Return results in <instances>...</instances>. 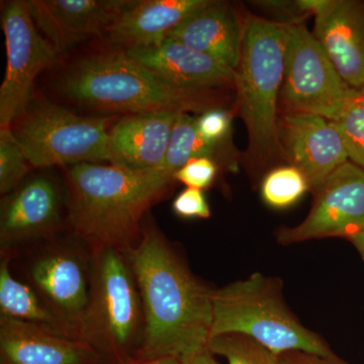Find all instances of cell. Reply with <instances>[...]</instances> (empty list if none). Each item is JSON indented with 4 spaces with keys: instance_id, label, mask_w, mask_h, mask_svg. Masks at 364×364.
Returning <instances> with one entry per match:
<instances>
[{
    "instance_id": "6da1fadb",
    "label": "cell",
    "mask_w": 364,
    "mask_h": 364,
    "mask_svg": "<svg viewBox=\"0 0 364 364\" xmlns=\"http://www.w3.org/2000/svg\"><path fill=\"white\" fill-rule=\"evenodd\" d=\"M135 277L144 314L142 339L133 358H186L207 346L213 293L153 227L143 228L124 252Z\"/></svg>"
},
{
    "instance_id": "7a4b0ae2",
    "label": "cell",
    "mask_w": 364,
    "mask_h": 364,
    "mask_svg": "<svg viewBox=\"0 0 364 364\" xmlns=\"http://www.w3.org/2000/svg\"><path fill=\"white\" fill-rule=\"evenodd\" d=\"M64 168L69 227L91 253L134 247L142 236L143 215L176 181L161 169L136 171L95 163Z\"/></svg>"
},
{
    "instance_id": "3957f363",
    "label": "cell",
    "mask_w": 364,
    "mask_h": 364,
    "mask_svg": "<svg viewBox=\"0 0 364 364\" xmlns=\"http://www.w3.org/2000/svg\"><path fill=\"white\" fill-rule=\"evenodd\" d=\"M60 93L76 105L109 114L205 112L221 107L220 90H188L164 82L124 50L91 53L62 74Z\"/></svg>"
},
{
    "instance_id": "277c9868",
    "label": "cell",
    "mask_w": 364,
    "mask_h": 364,
    "mask_svg": "<svg viewBox=\"0 0 364 364\" xmlns=\"http://www.w3.org/2000/svg\"><path fill=\"white\" fill-rule=\"evenodd\" d=\"M286 25L246 14L238 66L235 111L248 132V158L259 166L282 159L279 97L284 80Z\"/></svg>"
},
{
    "instance_id": "5b68a950",
    "label": "cell",
    "mask_w": 364,
    "mask_h": 364,
    "mask_svg": "<svg viewBox=\"0 0 364 364\" xmlns=\"http://www.w3.org/2000/svg\"><path fill=\"white\" fill-rule=\"evenodd\" d=\"M227 333L251 337L277 356L291 351L335 355L324 340L301 325L287 308L279 280L259 272L214 289L210 338Z\"/></svg>"
},
{
    "instance_id": "8992f818",
    "label": "cell",
    "mask_w": 364,
    "mask_h": 364,
    "mask_svg": "<svg viewBox=\"0 0 364 364\" xmlns=\"http://www.w3.org/2000/svg\"><path fill=\"white\" fill-rule=\"evenodd\" d=\"M90 301L80 339L119 364L138 349L144 330L142 301L124 253L105 249L92 253ZM135 351V353H136Z\"/></svg>"
},
{
    "instance_id": "52a82bcc",
    "label": "cell",
    "mask_w": 364,
    "mask_h": 364,
    "mask_svg": "<svg viewBox=\"0 0 364 364\" xmlns=\"http://www.w3.org/2000/svg\"><path fill=\"white\" fill-rule=\"evenodd\" d=\"M112 117H81L46 98L32 97L11 130L31 166L49 168L109 162Z\"/></svg>"
},
{
    "instance_id": "ba28073f",
    "label": "cell",
    "mask_w": 364,
    "mask_h": 364,
    "mask_svg": "<svg viewBox=\"0 0 364 364\" xmlns=\"http://www.w3.org/2000/svg\"><path fill=\"white\" fill-rule=\"evenodd\" d=\"M361 97L342 79L313 33L303 25H286L279 114H310L336 122Z\"/></svg>"
},
{
    "instance_id": "9c48e42d",
    "label": "cell",
    "mask_w": 364,
    "mask_h": 364,
    "mask_svg": "<svg viewBox=\"0 0 364 364\" xmlns=\"http://www.w3.org/2000/svg\"><path fill=\"white\" fill-rule=\"evenodd\" d=\"M1 26L6 70L0 88V129H6L11 128L32 100L37 76L54 66L61 56L36 26L28 1L2 2Z\"/></svg>"
},
{
    "instance_id": "30bf717a",
    "label": "cell",
    "mask_w": 364,
    "mask_h": 364,
    "mask_svg": "<svg viewBox=\"0 0 364 364\" xmlns=\"http://www.w3.org/2000/svg\"><path fill=\"white\" fill-rule=\"evenodd\" d=\"M316 198L305 220L277 232L279 243L324 238L350 240L364 233V169L347 161L333 171L315 191Z\"/></svg>"
},
{
    "instance_id": "8fae6325",
    "label": "cell",
    "mask_w": 364,
    "mask_h": 364,
    "mask_svg": "<svg viewBox=\"0 0 364 364\" xmlns=\"http://www.w3.org/2000/svg\"><path fill=\"white\" fill-rule=\"evenodd\" d=\"M67 210V193L53 176L41 173L21 182L2 196L0 205V241L11 246L59 231Z\"/></svg>"
},
{
    "instance_id": "7c38bea8",
    "label": "cell",
    "mask_w": 364,
    "mask_h": 364,
    "mask_svg": "<svg viewBox=\"0 0 364 364\" xmlns=\"http://www.w3.org/2000/svg\"><path fill=\"white\" fill-rule=\"evenodd\" d=\"M279 136L284 157L317 191L333 171L348 161L334 122L310 114H279Z\"/></svg>"
},
{
    "instance_id": "4fadbf2b",
    "label": "cell",
    "mask_w": 364,
    "mask_h": 364,
    "mask_svg": "<svg viewBox=\"0 0 364 364\" xmlns=\"http://www.w3.org/2000/svg\"><path fill=\"white\" fill-rule=\"evenodd\" d=\"M136 0H28L36 26L60 56L90 38L105 36Z\"/></svg>"
},
{
    "instance_id": "5bb4252c",
    "label": "cell",
    "mask_w": 364,
    "mask_h": 364,
    "mask_svg": "<svg viewBox=\"0 0 364 364\" xmlns=\"http://www.w3.org/2000/svg\"><path fill=\"white\" fill-rule=\"evenodd\" d=\"M36 291L65 326L69 336L80 339L90 301V269L69 249H54L40 255L30 268Z\"/></svg>"
},
{
    "instance_id": "9a60e30c",
    "label": "cell",
    "mask_w": 364,
    "mask_h": 364,
    "mask_svg": "<svg viewBox=\"0 0 364 364\" xmlns=\"http://www.w3.org/2000/svg\"><path fill=\"white\" fill-rule=\"evenodd\" d=\"M124 51L158 78L177 87L202 90L235 87L234 70L171 38Z\"/></svg>"
},
{
    "instance_id": "2e32d148",
    "label": "cell",
    "mask_w": 364,
    "mask_h": 364,
    "mask_svg": "<svg viewBox=\"0 0 364 364\" xmlns=\"http://www.w3.org/2000/svg\"><path fill=\"white\" fill-rule=\"evenodd\" d=\"M104 359L82 340L0 316V364H102Z\"/></svg>"
},
{
    "instance_id": "e0dca14e",
    "label": "cell",
    "mask_w": 364,
    "mask_h": 364,
    "mask_svg": "<svg viewBox=\"0 0 364 364\" xmlns=\"http://www.w3.org/2000/svg\"><path fill=\"white\" fill-rule=\"evenodd\" d=\"M313 33L345 82L364 95V1L330 0Z\"/></svg>"
},
{
    "instance_id": "ac0fdd59",
    "label": "cell",
    "mask_w": 364,
    "mask_h": 364,
    "mask_svg": "<svg viewBox=\"0 0 364 364\" xmlns=\"http://www.w3.org/2000/svg\"><path fill=\"white\" fill-rule=\"evenodd\" d=\"M179 114H124L109 130V164L136 171L161 168Z\"/></svg>"
},
{
    "instance_id": "d6986e66",
    "label": "cell",
    "mask_w": 364,
    "mask_h": 364,
    "mask_svg": "<svg viewBox=\"0 0 364 364\" xmlns=\"http://www.w3.org/2000/svg\"><path fill=\"white\" fill-rule=\"evenodd\" d=\"M167 37L235 71L240 61L243 18H240L229 2L210 0L207 6L182 21Z\"/></svg>"
},
{
    "instance_id": "ffe728a7",
    "label": "cell",
    "mask_w": 364,
    "mask_h": 364,
    "mask_svg": "<svg viewBox=\"0 0 364 364\" xmlns=\"http://www.w3.org/2000/svg\"><path fill=\"white\" fill-rule=\"evenodd\" d=\"M210 0H138L107 30L105 37L119 49L157 44Z\"/></svg>"
},
{
    "instance_id": "44dd1931",
    "label": "cell",
    "mask_w": 364,
    "mask_h": 364,
    "mask_svg": "<svg viewBox=\"0 0 364 364\" xmlns=\"http://www.w3.org/2000/svg\"><path fill=\"white\" fill-rule=\"evenodd\" d=\"M0 316L32 323L71 338L65 326L46 305L38 291L11 275L7 258L0 263Z\"/></svg>"
},
{
    "instance_id": "7402d4cb",
    "label": "cell",
    "mask_w": 364,
    "mask_h": 364,
    "mask_svg": "<svg viewBox=\"0 0 364 364\" xmlns=\"http://www.w3.org/2000/svg\"><path fill=\"white\" fill-rule=\"evenodd\" d=\"M220 144L200 135L196 117L181 112L174 124L166 157L160 169L174 178V174L191 160L208 158L217 162L222 151Z\"/></svg>"
},
{
    "instance_id": "603a6c76",
    "label": "cell",
    "mask_w": 364,
    "mask_h": 364,
    "mask_svg": "<svg viewBox=\"0 0 364 364\" xmlns=\"http://www.w3.org/2000/svg\"><path fill=\"white\" fill-rule=\"evenodd\" d=\"M310 189L306 176L291 165L277 167L268 172L261 184V196L274 208L291 207Z\"/></svg>"
},
{
    "instance_id": "cb8c5ba5",
    "label": "cell",
    "mask_w": 364,
    "mask_h": 364,
    "mask_svg": "<svg viewBox=\"0 0 364 364\" xmlns=\"http://www.w3.org/2000/svg\"><path fill=\"white\" fill-rule=\"evenodd\" d=\"M207 347L214 355L226 358L228 364H279V356L267 347L237 333L210 337Z\"/></svg>"
},
{
    "instance_id": "d4e9b609",
    "label": "cell",
    "mask_w": 364,
    "mask_h": 364,
    "mask_svg": "<svg viewBox=\"0 0 364 364\" xmlns=\"http://www.w3.org/2000/svg\"><path fill=\"white\" fill-rule=\"evenodd\" d=\"M31 167L11 128L0 129V193L6 196L18 188Z\"/></svg>"
},
{
    "instance_id": "484cf974",
    "label": "cell",
    "mask_w": 364,
    "mask_h": 364,
    "mask_svg": "<svg viewBox=\"0 0 364 364\" xmlns=\"http://www.w3.org/2000/svg\"><path fill=\"white\" fill-rule=\"evenodd\" d=\"M334 124L343 138L349 159L364 169V97L352 102Z\"/></svg>"
},
{
    "instance_id": "4316f807",
    "label": "cell",
    "mask_w": 364,
    "mask_h": 364,
    "mask_svg": "<svg viewBox=\"0 0 364 364\" xmlns=\"http://www.w3.org/2000/svg\"><path fill=\"white\" fill-rule=\"evenodd\" d=\"M217 174V162L208 158H196L174 174V181L181 182L186 188L203 191L214 183Z\"/></svg>"
},
{
    "instance_id": "83f0119b",
    "label": "cell",
    "mask_w": 364,
    "mask_h": 364,
    "mask_svg": "<svg viewBox=\"0 0 364 364\" xmlns=\"http://www.w3.org/2000/svg\"><path fill=\"white\" fill-rule=\"evenodd\" d=\"M196 124L200 135L207 140L222 143L231 129L232 114L221 107L208 109L196 117Z\"/></svg>"
},
{
    "instance_id": "f1b7e54d",
    "label": "cell",
    "mask_w": 364,
    "mask_h": 364,
    "mask_svg": "<svg viewBox=\"0 0 364 364\" xmlns=\"http://www.w3.org/2000/svg\"><path fill=\"white\" fill-rule=\"evenodd\" d=\"M173 212L186 219H208L210 208L200 189L186 188L176 196L172 203Z\"/></svg>"
},
{
    "instance_id": "f546056e",
    "label": "cell",
    "mask_w": 364,
    "mask_h": 364,
    "mask_svg": "<svg viewBox=\"0 0 364 364\" xmlns=\"http://www.w3.org/2000/svg\"><path fill=\"white\" fill-rule=\"evenodd\" d=\"M256 6L265 11L273 18L272 21L282 25H301V21L311 16L301 4L296 1H256Z\"/></svg>"
},
{
    "instance_id": "4dcf8cb0",
    "label": "cell",
    "mask_w": 364,
    "mask_h": 364,
    "mask_svg": "<svg viewBox=\"0 0 364 364\" xmlns=\"http://www.w3.org/2000/svg\"><path fill=\"white\" fill-rule=\"evenodd\" d=\"M279 364H347L338 356L323 358L306 352L291 351L279 356Z\"/></svg>"
},
{
    "instance_id": "1f68e13d",
    "label": "cell",
    "mask_w": 364,
    "mask_h": 364,
    "mask_svg": "<svg viewBox=\"0 0 364 364\" xmlns=\"http://www.w3.org/2000/svg\"><path fill=\"white\" fill-rule=\"evenodd\" d=\"M181 360L182 364H220L215 360L214 354L208 350L207 346L189 354L186 358H181Z\"/></svg>"
},
{
    "instance_id": "d6a6232c",
    "label": "cell",
    "mask_w": 364,
    "mask_h": 364,
    "mask_svg": "<svg viewBox=\"0 0 364 364\" xmlns=\"http://www.w3.org/2000/svg\"><path fill=\"white\" fill-rule=\"evenodd\" d=\"M122 364H182L179 358L174 356H160V358L141 359L131 358Z\"/></svg>"
},
{
    "instance_id": "836d02e7",
    "label": "cell",
    "mask_w": 364,
    "mask_h": 364,
    "mask_svg": "<svg viewBox=\"0 0 364 364\" xmlns=\"http://www.w3.org/2000/svg\"><path fill=\"white\" fill-rule=\"evenodd\" d=\"M349 241L355 246L364 261V233L356 235L355 237H353Z\"/></svg>"
}]
</instances>
